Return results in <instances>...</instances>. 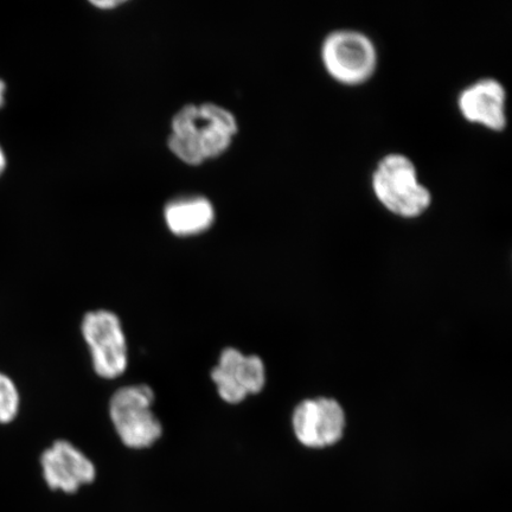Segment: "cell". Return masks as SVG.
Wrapping results in <instances>:
<instances>
[{"label":"cell","mask_w":512,"mask_h":512,"mask_svg":"<svg viewBox=\"0 0 512 512\" xmlns=\"http://www.w3.org/2000/svg\"><path fill=\"white\" fill-rule=\"evenodd\" d=\"M371 185L382 206L402 219H416L431 207V191L420 183L412 160L400 153L381 159Z\"/></svg>","instance_id":"cell-1"},{"label":"cell","mask_w":512,"mask_h":512,"mask_svg":"<svg viewBox=\"0 0 512 512\" xmlns=\"http://www.w3.org/2000/svg\"><path fill=\"white\" fill-rule=\"evenodd\" d=\"M155 392L147 384L121 387L112 395L108 412L121 443L145 450L162 438L163 425L153 412Z\"/></svg>","instance_id":"cell-2"},{"label":"cell","mask_w":512,"mask_h":512,"mask_svg":"<svg viewBox=\"0 0 512 512\" xmlns=\"http://www.w3.org/2000/svg\"><path fill=\"white\" fill-rule=\"evenodd\" d=\"M81 334L96 375L115 380L126 373L130 358L123 323L117 313L105 309L87 312L82 318Z\"/></svg>","instance_id":"cell-3"},{"label":"cell","mask_w":512,"mask_h":512,"mask_svg":"<svg viewBox=\"0 0 512 512\" xmlns=\"http://www.w3.org/2000/svg\"><path fill=\"white\" fill-rule=\"evenodd\" d=\"M322 61L331 78L347 86H358L374 75L379 55L363 32L342 29L325 37Z\"/></svg>","instance_id":"cell-4"},{"label":"cell","mask_w":512,"mask_h":512,"mask_svg":"<svg viewBox=\"0 0 512 512\" xmlns=\"http://www.w3.org/2000/svg\"><path fill=\"white\" fill-rule=\"evenodd\" d=\"M210 376L217 394L229 405H239L249 395L259 394L266 384V369L261 358L243 355L235 348L221 352Z\"/></svg>","instance_id":"cell-5"},{"label":"cell","mask_w":512,"mask_h":512,"mask_svg":"<svg viewBox=\"0 0 512 512\" xmlns=\"http://www.w3.org/2000/svg\"><path fill=\"white\" fill-rule=\"evenodd\" d=\"M40 462L49 489L63 494H75L96 478L92 460L68 440H56L41 454Z\"/></svg>","instance_id":"cell-6"},{"label":"cell","mask_w":512,"mask_h":512,"mask_svg":"<svg viewBox=\"0 0 512 512\" xmlns=\"http://www.w3.org/2000/svg\"><path fill=\"white\" fill-rule=\"evenodd\" d=\"M507 92L501 82L482 79L466 87L458 98L463 117L472 124L501 132L507 126Z\"/></svg>","instance_id":"cell-7"},{"label":"cell","mask_w":512,"mask_h":512,"mask_svg":"<svg viewBox=\"0 0 512 512\" xmlns=\"http://www.w3.org/2000/svg\"><path fill=\"white\" fill-rule=\"evenodd\" d=\"M214 208L206 198H185L165 209V221L172 234L194 236L206 232L214 222Z\"/></svg>","instance_id":"cell-8"},{"label":"cell","mask_w":512,"mask_h":512,"mask_svg":"<svg viewBox=\"0 0 512 512\" xmlns=\"http://www.w3.org/2000/svg\"><path fill=\"white\" fill-rule=\"evenodd\" d=\"M316 403L320 447L335 445L343 437L345 426L343 408L332 399H318Z\"/></svg>","instance_id":"cell-9"},{"label":"cell","mask_w":512,"mask_h":512,"mask_svg":"<svg viewBox=\"0 0 512 512\" xmlns=\"http://www.w3.org/2000/svg\"><path fill=\"white\" fill-rule=\"evenodd\" d=\"M293 428L298 440L304 446L320 447L316 401L306 400L300 403L293 414Z\"/></svg>","instance_id":"cell-10"},{"label":"cell","mask_w":512,"mask_h":512,"mask_svg":"<svg viewBox=\"0 0 512 512\" xmlns=\"http://www.w3.org/2000/svg\"><path fill=\"white\" fill-rule=\"evenodd\" d=\"M21 409V395L14 380L0 371V425L14 421Z\"/></svg>","instance_id":"cell-11"},{"label":"cell","mask_w":512,"mask_h":512,"mask_svg":"<svg viewBox=\"0 0 512 512\" xmlns=\"http://www.w3.org/2000/svg\"><path fill=\"white\" fill-rule=\"evenodd\" d=\"M169 147L172 153L184 163L200 165L204 162L200 147H198L194 136H176V134H171Z\"/></svg>","instance_id":"cell-12"},{"label":"cell","mask_w":512,"mask_h":512,"mask_svg":"<svg viewBox=\"0 0 512 512\" xmlns=\"http://www.w3.org/2000/svg\"><path fill=\"white\" fill-rule=\"evenodd\" d=\"M94 5L99 6V8H115L118 6L120 2H93Z\"/></svg>","instance_id":"cell-13"},{"label":"cell","mask_w":512,"mask_h":512,"mask_svg":"<svg viewBox=\"0 0 512 512\" xmlns=\"http://www.w3.org/2000/svg\"><path fill=\"white\" fill-rule=\"evenodd\" d=\"M6 166V157L4 155V151L2 147H0V175L3 174Z\"/></svg>","instance_id":"cell-14"},{"label":"cell","mask_w":512,"mask_h":512,"mask_svg":"<svg viewBox=\"0 0 512 512\" xmlns=\"http://www.w3.org/2000/svg\"><path fill=\"white\" fill-rule=\"evenodd\" d=\"M5 89V83L2 80H0V107L4 105Z\"/></svg>","instance_id":"cell-15"}]
</instances>
